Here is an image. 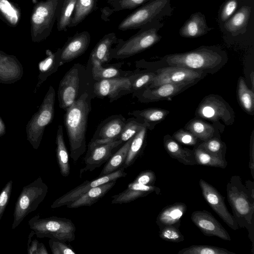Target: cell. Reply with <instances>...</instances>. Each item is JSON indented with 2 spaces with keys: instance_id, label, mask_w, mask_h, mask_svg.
I'll return each instance as SVG.
<instances>
[{
  "instance_id": "45",
  "label": "cell",
  "mask_w": 254,
  "mask_h": 254,
  "mask_svg": "<svg viewBox=\"0 0 254 254\" xmlns=\"http://www.w3.org/2000/svg\"><path fill=\"white\" fill-rule=\"evenodd\" d=\"M242 0H226L221 6L218 21L221 29L225 23L242 5Z\"/></svg>"
},
{
  "instance_id": "43",
  "label": "cell",
  "mask_w": 254,
  "mask_h": 254,
  "mask_svg": "<svg viewBox=\"0 0 254 254\" xmlns=\"http://www.w3.org/2000/svg\"><path fill=\"white\" fill-rule=\"evenodd\" d=\"M145 126H148L145 123L138 119L132 117L126 120L125 125L120 135L118 140L126 142L133 137L139 130Z\"/></svg>"
},
{
  "instance_id": "14",
  "label": "cell",
  "mask_w": 254,
  "mask_h": 254,
  "mask_svg": "<svg viewBox=\"0 0 254 254\" xmlns=\"http://www.w3.org/2000/svg\"><path fill=\"white\" fill-rule=\"evenodd\" d=\"M122 167L117 171L98 177L91 181H86L83 183L71 190L56 199L51 205L52 208H56L70 204L79 198L91 189L99 185L124 177L127 175Z\"/></svg>"
},
{
  "instance_id": "10",
  "label": "cell",
  "mask_w": 254,
  "mask_h": 254,
  "mask_svg": "<svg viewBox=\"0 0 254 254\" xmlns=\"http://www.w3.org/2000/svg\"><path fill=\"white\" fill-rule=\"evenodd\" d=\"M48 190V186L40 177L23 188L15 203L12 229L16 228L30 213L36 210L44 199Z\"/></svg>"
},
{
  "instance_id": "31",
  "label": "cell",
  "mask_w": 254,
  "mask_h": 254,
  "mask_svg": "<svg viewBox=\"0 0 254 254\" xmlns=\"http://www.w3.org/2000/svg\"><path fill=\"white\" fill-rule=\"evenodd\" d=\"M56 157L60 173L63 177L70 174V165L67 150L64 138L63 128L61 125L58 127L56 138Z\"/></svg>"
},
{
  "instance_id": "41",
  "label": "cell",
  "mask_w": 254,
  "mask_h": 254,
  "mask_svg": "<svg viewBox=\"0 0 254 254\" xmlns=\"http://www.w3.org/2000/svg\"><path fill=\"white\" fill-rule=\"evenodd\" d=\"M77 0H64L62 9L57 19V29L59 31L67 30Z\"/></svg>"
},
{
  "instance_id": "56",
  "label": "cell",
  "mask_w": 254,
  "mask_h": 254,
  "mask_svg": "<svg viewBox=\"0 0 254 254\" xmlns=\"http://www.w3.org/2000/svg\"></svg>"
},
{
  "instance_id": "2",
  "label": "cell",
  "mask_w": 254,
  "mask_h": 254,
  "mask_svg": "<svg viewBox=\"0 0 254 254\" xmlns=\"http://www.w3.org/2000/svg\"><path fill=\"white\" fill-rule=\"evenodd\" d=\"M227 53L214 46H202L193 50L167 55L160 62L167 66L184 67L205 74H214L227 63Z\"/></svg>"
},
{
  "instance_id": "49",
  "label": "cell",
  "mask_w": 254,
  "mask_h": 254,
  "mask_svg": "<svg viewBox=\"0 0 254 254\" xmlns=\"http://www.w3.org/2000/svg\"><path fill=\"white\" fill-rule=\"evenodd\" d=\"M49 244L53 254H75L73 249L66 242L55 239H50Z\"/></svg>"
},
{
  "instance_id": "37",
  "label": "cell",
  "mask_w": 254,
  "mask_h": 254,
  "mask_svg": "<svg viewBox=\"0 0 254 254\" xmlns=\"http://www.w3.org/2000/svg\"><path fill=\"white\" fill-rule=\"evenodd\" d=\"M97 2V0H77L68 28L77 26L95 10Z\"/></svg>"
},
{
  "instance_id": "18",
  "label": "cell",
  "mask_w": 254,
  "mask_h": 254,
  "mask_svg": "<svg viewBox=\"0 0 254 254\" xmlns=\"http://www.w3.org/2000/svg\"><path fill=\"white\" fill-rule=\"evenodd\" d=\"M126 122L121 114L108 117L99 125L89 143L101 144L118 140Z\"/></svg>"
},
{
  "instance_id": "8",
  "label": "cell",
  "mask_w": 254,
  "mask_h": 254,
  "mask_svg": "<svg viewBox=\"0 0 254 254\" xmlns=\"http://www.w3.org/2000/svg\"><path fill=\"white\" fill-rule=\"evenodd\" d=\"M28 225L38 238H48L65 242L75 239V225L66 218L52 216L40 218L38 214L29 220Z\"/></svg>"
},
{
  "instance_id": "54",
  "label": "cell",
  "mask_w": 254,
  "mask_h": 254,
  "mask_svg": "<svg viewBox=\"0 0 254 254\" xmlns=\"http://www.w3.org/2000/svg\"><path fill=\"white\" fill-rule=\"evenodd\" d=\"M45 245L42 243H39L36 254H48Z\"/></svg>"
},
{
  "instance_id": "4",
  "label": "cell",
  "mask_w": 254,
  "mask_h": 254,
  "mask_svg": "<svg viewBox=\"0 0 254 254\" xmlns=\"http://www.w3.org/2000/svg\"><path fill=\"white\" fill-rule=\"evenodd\" d=\"M95 81L92 74L91 64L89 61L86 66L75 64L60 82L58 99L60 108L65 111L84 93H93Z\"/></svg>"
},
{
  "instance_id": "44",
  "label": "cell",
  "mask_w": 254,
  "mask_h": 254,
  "mask_svg": "<svg viewBox=\"0 0 254 254\" xmlns=\"http://www.w3.org/2000/svg\"><path fill=\"white\" fill-rule=\"evenodd\" d=\"M178 254H235L227 249L209 245H192L179 251Z\"/></svg>"
},
{
  "instance_id": "16",
  "label": "cell",
  "mask_w": 254,
  "mask_h": 254,
  "mask_svg": "<svg viewBox=\"0 0 254 254\" xmlns=\"http://www.w3.org/2000/svg\"><path fill=\"white\" fill-rule=\"evenodd\" d=\"M122 143L120 140L101 144L89 143L84 158L85 166L80 170V177L83 173L93 171L106 162L114 154L115 149Z\"/></svg>"
},
{
  "instance_id": "34",
  "label": "cell",
  "mask_w": 254,
  "mask_h": 254,
  "mask_svg": "<svg viewBox=\"0 0 254 254\" xmlns=\"http://www.w3.org/2000/svg\"><path fill=\"white\" fill-rule=\"evenodd\" d=\"M133 137L126 141L124 144L112 155L104 165L98 177L114 172L124 166Z\"/></svg>"
},
{
  "instance_id": "15",
  "label": "cell",
  "mask_w": 254,
  "mask_h": 254,
  "mask_svg": "<svg viewBox=\"0 0 254 254\" xmlns=\"http://www.w3.org/2000/svg\"><path fill=\"white\" fill-rule=\"evenodd\" d=\"M202 195L209 205L220 218L233 230L239 229L237 222L228 211L224 202V197L211 185L202 179L199 181Z\"/></svg>"
},
{
  "instance_id": "3",
  "label": "cell",
  "mask_w": 254,
  "mask_h": 254,
  "mask_svg": "<svg viewBox=\"0 0 254 254\" xmlns=\"http://www.w3.org/2000/svg\"><path fill=\"white\" fill-rule=\"evenodd\" d=\"M227 199L239 227L245 228L254 241V184L251 181L244 185L240 176L231 177L226 186Z\"/></svg>"
},
{
  "instance_id": "27",
  "label": "cell",
  "mask_w": 254,
  "mask_h": 254,
  "mask_svg": "<svg viewBox=\"0 0 254 254\" xmlns=\"http://www.w3.org/2000/svg\"><path fill=\"white\" fill-rule=\"evenodd\" d=\"M117 180L94 187L70 204L66 205L69 208L90 206L105 196L115 185Z\"/></svg>"
},
{
  "instance_id": "53",
  "label": "cell",
  "mask_w": 254,
  "mask_h": 254,
  "mask_svg": "<svg viewBox=\"0 0 254 254\" xmlns=\"http://www.w3.org/2000/svg\"><path fill=\"white\" fill-rule=\"evenodd\" d=\"M39 241L37 239L31 241V245L27 247V253L29 254H36Z\"/></svg>"
},
{
  "instance_id": "20",
  "label": "cell",
  "mask_w": 254,
  "mask_h": 254,
  "mask_svg": "<svg viewBox=\"0 0 254 254\" xmlns=\"http://www.w3.org/2000/svg\"><path fill=\"white\" fill-rule=\"evenodd\" d=\"M190 219L204 235L216 236L226 241L231 240L226 230L209 212L205 210L193 211Z\"/></svg>"
},
{
  "instance_id": "51",
  "label": "cell",
  "mask_w": 254,
  "mask_h": 254,
  "mask_svg": "<svg viewBox=\"0 0 254 254\" xmlns=\"http://www.w3.org/2000/svg\"><path fill=\"white\" fill-rule=\"evenodd\" d=\"M156 179L154 172L151 170H146L140 173L133 182L144 185H154Z\"/></svg>"
},
{
  "instance_id": "33",
  "label": "cell",
  "mask_w": 254,
  "mask_h": 254,
  "mask_svg": "<svg viewBox=\"0 0 254 254\" xmlns=\"http://www.w3.org/2000/svg\"><path fill=\"white\" fill-rule=\"evenodd\" d=\"M184 128L191 132L196 137L202 141L213 137H218L215 127L212 125L196 118L190 121Z\"/></svg>"
},
{
  "instance_id": "24",
  "label": "cell",
  "mask_w": 254,
  "mask_h": 254,
  "mask_svg": "<svg viewBox=\"0 0 254 254\" xmlns=\"http://www.w3.org/2000/svg\"><path fill=\"white\" fill-rule=\"evenodd\" d=\"M252 7L246 4L242 5L236 12L224 24L221 30L233 36L242 34L246 31Z\"/></svg>"
},
{
  "instance_id": "55",
  "label": "cell",
  "mask_w": 254,
  "mask_h": 254,
  "mask_svg": "<svg viewBox=\"0 0 254 254\" xmlns=\"http://www.w3.org/2000/svg\"><path fill=\"white\" fill-rule=\"evenodd\" d=\"M6 132L5 125L1 118L0 117V137L3 136Z\"/></svg>"
},
{
  "instance_id": "6",
  "label": "cell",
  "mask_w": 254,
  "mask_h": 254,
  "mask_svg": "<svg viewBox=\"0 0 254 254\" xmlns=\"http://www.w3.org/2000/svg\"><path fill=\"white\" fill-rule=\"evenodd\" d=\"M64 0L35 1L30 19V35L33 42H40L50 36L60 15Z\"/></svg>"
},
{
  "instance_id": "35",
  "label": "cell",
  "mask_w": 254,
  "mask_h": 254,
  "mask_svg": "<svg viewBox=\"0 0 254 254\" xmlns=\"http://www.w3.org/2000/svg\"><path fill=\"white\" fill-rule=\"evenodd\" d=\"M21 17V11L18 4L9 0H0V19L7 25L15 27Z\"/></svg>"
},
{
  "instance_id": "38",
  "label": "cell",
  "mask_w": 254,
  "mask_h": 254,
  "mask_svg": "<svg viewBox=\"0 0 254 254\" xmlns=\"http://www.w3.org/2000/svg\"><path fill=\"white\" fill-rule=\"evenodd\" d=\"M237 96L242 109L253 115L254 112V92L248 87L244 78L240 76L238 81Z\"/></svg>"
},
{
  "instance_id": "17",
  "label": "cell",
  "mask_w": 254,
  "mask_h": 254,
  "mask_svg": "<svg viewBox=\"0 0 254 254\" xmlns=\"http://www.w3.org/2000/svg\"><path fill=\"white\" fill-rule=\"evenodd\" d=\"M193 85L187 83H166L154 88H146L132 94L141 103L171 100L173 97Z\"/></svg>"
},
{
  "instance_id": "1",
  "label": "cell",
  "mask_w": 254,
  "mask_h": 254,
  "mask_svg": "<svg viewBox=\"0 0 254 254\" xmlns=\"http://www.w3.org/2000/svg\"><path fill=\"white\" fill-rule=\"evenodd\" d=\"M93 93H85L66 110L64 116L70 146V156L76 163L86 150V134L91 110Z\"/></svg>"
},
{
  "instance_id": "29",
  "label": "cell",
  "mask_w": 254,
  "mask_h": 254,
  "mask_svg": "<svg viewBox=\"0 0 254 254\" xmlns=\"http://www.w3.org/2000/svg\"><path fill=\"white\" fill-rule=\"evenodd\" d=\"M46 54V57L38 64V82L33 91L34 93L37 92L39 87L47 78L56 72L60 66L58 49L55 52L47 50Z\"/></svg>"
},
{
  "instance_id": "25",
  "label": "cell",
  "mask_w": 254,
  "mask_h": 254,
  "mask_svg": "<svg viewBox=\"0 0 254 254\" xmlns=\"http://www.w3.org/2000/svg\"><path fill=\"white\" fill-rule=\"evenodd\" d=\"M91 64V72L93 79L96 81L116 78L126 77L130 76L134 72L131 71H125L121 69L122 64H115L104 67L95 60L88 61Z\"/></svg>"
},
{
  "instance_id": "22",
  "label": "cell",
  "mask_w": 254,
  "mask_h": 254,
  "mask_svg": "<svg viewBox=\"0 0 254 254\" xmlns=\"http://www.w3.org/2000/svg\"><path fill=\"white\" fill-rule=\"evenodd\" d=\"M158 194L160 189L154 185H144L131 182L121 192L112 196V204H123L130 202L135 199L145 196L151 192Z\"/></svg>"
},
{
  "instance_id": "26",
  "label": "cell",
  "mask_w": 254,
  "mask_h": 254,
  "mask_svg": "<svg viewBox=\"0 0 254 254\" xmlns=\"http://www.w3.org/2000/svg\"><path fill=\"white\" fill-rule=\"evenodd\" d=\"M164 148L170 157L185 165H196L193 150L183 147L169 134L163 138Z\"/></svg>"
},
{
  "instance_id": "48",
  "label": "cell",
  "mask_w": 254,
  "mask_h": 254,
  "mask_svg": "<svg viewBox=\"0 0 254 254\" xmlns=\"http://www.w3.org/2000/svg\"><path fill=\"white\" fill-rule=\"evenodd\" d=\"M172 137L178 143L190 146L195 145L198 140L197 137L185 128L179 129Z\"/></svg>"
},
{
  "instance_id": "39",
  "label": "cell",
  "mask_w": 254,
  "mask_h": 254,
  "mask_svg": "<svg viewBox=\"0 0 254 254\" xmlns=\"http://www.w3.org/2000/svg\"><path fill=\"white\" fill-rule=\"evenodd\" d=\"M147 129V127L145 126L133 136L123 166L125 168L133 165L139 155L145 143Z\"/></svg>"
},
{
  "instance_id": "13",
  "label": "cell",
  "mask_w": 254,
  "mask_h": 254,
  "mask_svg": "<svg viewBox=\"0 0 254 254\" xmlns=\"http://www.w3.org/2000/svg\"><path fill=\"white\" fill-rule=\"evenodd\" d=\"M138 72L129 76L104 79L95 81L93 85L94 97L100 99L108 98L110 102L124 95L131 93V83Z\"/></svg>"
},
{
  "instance_id": "12",
  "label": "cell",
  "mask_w": 254,
  "mask_h": 254,
  "mask_svg": "<svg viewBox=\"0 0 254 254\" xmlns=\"http://www.w3.org/2000/svg\"><path fill=\"white\" fill-rule=\"evenodd\" d=\"M156 75L147 88H152L166 83L196 84L206 74L177 66L162 67L155 71Z\"/></svg>"
},
{
  "instance_id": "40",
  "label": "cell",
  "mask_w": 254,
  "mask_h": 254,
  "mask_svg": "<svg viewBox=\"0 0 254 254\" xmlns=\"http://www.w3.org/2000/svg\"><path fill=\"white\" fill-rule=\"evenodd\" d=\"M193 152L196 165L221 168H225L227 166L226 160L215 156L197 147L194 148Z\"/></svg>"
},
{
  "instance_id": "32",
  "label": "cell",
  "mask_w": 254,
  "mask_h": 254,
  "mask_svg": "<svg viewBox=\"0 0 254 254\" xmlns=\"http://www.w3.org/2000/svg\"><path fill=\"white\" fill-rule=\"evenodd\" d=\"M169 113V111L158 108H149L141 110H134L128 115L138 119L145 123L148 129L152 130L155 125L164 120Z\"/></svg>"
},
{
  "instance_id": "7",
  "label": "cell",
  "mask_w": 254,
  "mask_h": 254,
  "mask_svg": "<svg viewBox=\"0 0 254 254\" xmlns=\"http://www.w3.org/2000/svg\"><path fill=\"white\" fill-rule=\"evenodd\" d=\"M171 0H153L139 6L119 24L121 31L140 29L156 20L170 16L173 12Z\"/></svg>"
},
{
  "instance_id": "21",
  "label": "cell",
  "mask_w": 254,
  "mask_h": 254,
  "mask_svg": "<svg viewBox=\"0 0 254 254\" xmlns=\"http://www.w3.org/2000/svg\"><path fill=\"white\" fill-rule=\"evenodd\" d=\"M23 67L18 59L0 51V83L12 84L21 79Z\"/></svg>"
},
{
  "instance_id": "11",
  "label": "cell",
  "mask_w": 254,
  "mask_h": 254,
  "mask_svg": "<svg viewBox=\"0 0 254 254\" xmlns=\"http://www.w3.org/2000/svg\"><path fill=\"white\" fill-rule=\"evenodd\" d=\"M196 118L214 123L222 121L225 125H232L235 122V112L230 105L220 96L208 95L201 100L195 113Z\"/></svg>"
},
{
  "instance_id": "46",
  "label": "cell",
  "mask_w": 254,
  "mask_h": 254,
  "mask_svg": "<svg viewBox=\"0 0 254 254\" xmlns=\"http://www.w3.org/2000/svg\"><path fill=\"white\" fill-rule=\"evenodd\" d=\"M156 75L154 72H138L131 83V93L147 88Z\"/></svg>"
},
{
  "instance_id": "36",
  "label": "cell",
  "mask_w": 254,
  "mask_h": 254,
  "mask_svg": "<svg viewBox=\"0 0 254 254\" xmlns=\"http://www.w3.org/2000/svg\"><path fill=\"white\" fill-rule=\"evenodd\" d=\"M153 0H107L110 6L102 10L101 17L105 21L109 20L108 17L112 13L120 10L133 9Z\"/></svg>"
},
{
  "instance_id": "50",
  "label": "cell",
  "mask_w": 254,
  "mask_h": 254,
  "mask_svg": "<svg viewBox=\"0 0 254 254\" xmlns=\"http://www.w3.org/2000/svg\"><path fill=\"white\" fill-rule=\"evenodd\" d=\"M12 180L8 181L0 193V220L8 204L12 191Z\"/></svg>"
},
{
  "instance_id": "42",
  "label": "cell",
  "mask_w": 254,
  "mask_h": 254,
  "mask_svg": "<svg viewBox=\"0 0 254 254\" xmlns=\"http://www.w3.org/2000/svg\"><path fill=\"white\" fill-rule=\"evenodd\" d=\"M196 147L215 156L226 160V145L218 137H213L203 141Z\"/></svg>"
},
{
  "instance_id": "47",
  "label": "cell",
  "mask_w": 254,
  "mask_h": 254,
  "mask_svg": "<svg viewBox=\"0 0 254 254\" xmlns=\"http://www.w3.org/2000/svg\"><path fill=\"white\" fill-rule=\"evenodd\" d=\"M159 229V237L165 241L179 243L184 240V236L178 228L175 226H165Z\"/></svg>"
},
{
  "instance_id": "23",
  "label": "cell",
  "mask_w": 254,
  "mask_h": 254,
  "mask_svg": "<svg viewBox=\"0 0 254 254\" xmlns=\"http://www.w3.org/2000/svg\"><path fill=\"white\" fill-rule=\"evenodd\" d=\"M214 28L208 26L205 15L200 12L191 14L179 30L181 37L195 38L203 36Z\"/></svg>"
},
{
  "instance_id": "28",
  "label": "cell",
  "mask_w": 254,
  "mask_h": 254,
  "mask_svg": "<svg viewBox=\"0 0 254 254\" xmlns=\"http://www.w3.org/2000/svg\"><path fill=\"white\" fill-rule=\"evenodd\" d=\"M187 211V205L177 202L164 208L157 217L156 222L159 229L165 226L173 225L178 228L181 218Z\"/></svg>"
},
{
  "instance_id": "5",
  "label": "cell",
  "mask_w": 254,
  "mask_h": 254,
  "mask_svg": "<svg viewBox=\"0 0 254 254\" xmlns=\"http://www.w3.org/2000/svg\"><path fill=\"white\" fill-rule=\"evenodd\" d=\"M163 26L161 20L146 24L128 39H118L110 51L111 59H123L141 53L157 43L162 38L159 30Z\"/></svg>"
},
{
  "instance_id": "19",
  "label": "cell",
  "mask_w": 254,
  "mask_h": 254,
  "mask_svg": "<svg viewBox=\"0 0 254 254\" xmlns=\"http://www.w3.org/2000/svg\"><path fill=\"white\" fill-rule=\"evenodd\" d=\"M91 37L88 31L76 32L69 37L61 48H59L60 66L83 55L87 50Z\"/></svg>"
},
{
  "instance_id": "30",
  "label": "cell",
  "mask_w": 254,
  "mask_h": 254,
  "mask_svg": "<svg viewBox=\"0 0 254 254\" xmlns=\"http://www.w3.org/2000/svg\"><path fill=\"white\" fill-rule=\"evenodd\" d=\"M118 38L115 33L105 35L96 44L90 55V60H95L102 64L110 62V51L112 46L117 42Z\"/></svg>"
},
{
  "instance_id": "9",
  "label": "cell",
  "mask_w": 254,
  "mask_h": 254,
  "mask_svg": "<svg viewBox=\"0 0 254 254\" xmlns=\"http://www.w3.org/2000/svg\"><path fill=\"white\" fill-rule=\"evenodd\" d=\"M56 92L50 86L38 110L31 117L26 127L27 140L37 149L41 143L45 128L54 117Z\"/></svg>"
},
{
  "instance_id": "52",
  "label": "cell",
  "mask_w": 254,
  "mask_h": 254,
  "mask_svg": "<svg viewBox=\"0 0 254 254\" xmlns=\"http://www.w3.org/2000/svg\"><path fill=\"white\" fill-rule=\"evenodd\" d=\"M249 168L251 171L253 178H254V133L252 134L250 147V161Z\"/></svg>"
}]
</instances>
